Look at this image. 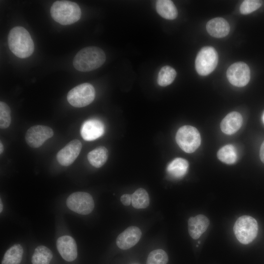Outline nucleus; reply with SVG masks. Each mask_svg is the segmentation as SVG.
I'll return each instance as SVG.
<instances>
[{
    "instance_id": "nucleus-1",
    "label": "nucleus",
    "mask_w": 264,
    "mask_h": 264,
    "mask_svg": "<svg viewBox=\"0 0 264 264\" xmlns=\"http://www.w3.org/2000/svg\"><path fill=\"white\" fill-rule=\"evenodd\" d=\"M8 43L11 51L20 58L29 57L34 50V43L29 33L22 26H16L10 31Z\"/></svg>"
},
{
    "instance_id": "nucleus-2",
    "label": "nucleus",
    "mask_w": 264,
    "mask_h": 264,
    "mask_svg": "<svg viewBox=\"0 0 264 264\" xmlns=\"http://www.w3.org/2000/svg\"><path fill=\"white\" fill-rule=\"evenodd\" d=\"M104 51L96 46H88L79 51L73 60L74 68L78 71L87 72L100 67L105 62Z\"/></svg>"
},
{
    "instance_id": "nucleus-3",
    "label": "nucleus",
    "mask_w": 264,
    "mask_h": 264,
    "mask_svg": "<svg viewBox=\"0 0 264 264\" xmlns=\"http://www.w3.org/2000/svg\"><path fill=\"white\" fill-rule=\"evenodd\" d=\"M52 19L62 25H69L77 22L81 18V11L76 3L68 0H57L50 8Z\"/></svg>"
},
{
    "instance_id": "nucleus-4",
    "label": "nucleus",
    "mask_w": 264,
    "mask_h": 264,
    "mask_svg": "<svg viewBox=\"0 0 264 264\" xmlns=\"http://www.w3.org/2000/svg\"><path fill=\"white\" fill-rule=\"evenodd\" d=\"M233 230L237 240L241 243L247 244L251 242L257 237L258 225L254 218L243 215L236 220Z\"/></svg>"
},
{
    "instance_id": "nucleus-5",
    "label": "nucleus",
    "mask_w": 264,
    "mask_h": 264,
    "mask_svg": "<svg viewBox=\"0 0 264 264\" xmlns=\"http://www.w3.org/2000/svg\"><path fill=\"white\" fill-rule=\"evenodd\" d=\"M176 140L179 147L187 153L194 152L201 143L198 131L196 128L189 125L183 126L178 130Z\"/></svg>"
},
{
    "instance_id": "nucleus-6",
    "label": "nucleus",
    "mask_w": 264,
    "mask_h": 264,
    "mask_svg": "<svg viewBox=\"0 0 264 264\" xmlns=\"http://www.w3.org/2000/svg\"><path fill=\"white\" fill-rule=\"evenodd\" d=\"M95 97V90L89 83L79 85L70 90L67 95V100L72 106L82 108L89 105Z\"/></svg>"
},
{
    "instance_id": "nucleus-7",
    "label": "nucleus",
    "mask_w": 264,
    "mask_h": 264,
    "mask_svg": "<svg viewBox=\"0 0 264 264\" xmlns=\"http://www.w3.org/2000/svg\"><path fill=\"white\" fill-rule=\"evenodd\" d=\"M218 63V55L214 48L205 46L198 53L195 68L198 74L206 76L214 70Z\"/></svg>"
},
{
    "instance_id": "nucleus-8",
    "label": "nucleus",
    "mask_w": 264,
    "mask_h": 264,
    "mask_svg": "<svg viewBox=\"0 0 264 264\" xmlns=\"http://www.w3.org/2000/svg\"><path fill=\"white\" fill-rule=\"evenodd\" d=\"M66 203L69 209L81 215L90 213L94 207L92 196L84 192L72 193L67 198Z\"/></svg>"
},
{
    "instance_id": "nucleus-9",
    "label": "nucleus",
    "mask_w": 264,
    "mask_h": 264,
    "mask_svg": "<svg viewBox=\"0 0 264 264\" xmlns=\"http://www.w3.org/2000/svg\"><path fill=\"white\" fill-rule=\"evenodd\" d=\"M226 76L232 85L242 87L248 83L250 79V70L245 63L242 62H236L228 67Z\"/></svg>"
},
{
    "instance_id": "nucleus-10",
    "label": "nucleus",
    "mask_w": 264,
    "mask_h": 264,
    "mask_svg": "<svg viewBox=\"0 0 264 264\" xmlns=\"http://www.w3.org/2000/svg\"><path fill=\"white\" fill-rule=\"evenodd\" d=\"M52 129L48 126L35 125L31 127L27 131L25 139L26 143L34 148L41 146L45 141L53 135Z\"/></svg>"
},
{
    "instance_id": "nucleus-11",
    "label": "nucleus",
    "mask_w": 264,
    "mask_h": 264,
    "mask_svg": "<svg viewBox=\"0 0 264 264\" xmlns=\"http://www.w3.org/2000/svg\"><path fill=\"white\" fill-rule=\"evenodd\" d=\"M82 145L80 140L74 139L60 150L56 155L58 162L64 166L71 165L80 153Z\"/></svg>"
},
{
    "instance_id": "nucleus-12",
    "label": "nucleus",
    "mask_w": 264,
    "mask_h": 264,
    "mask_svg": "<svg viewBox=\"0 0 264 264\" xmlns=\"http://www.w3.org/2000/svg\"><path fill=\"white\" fill-rule=\"evenodd\" d=\"M105 132L103 123L96 119H90L85 121L82 124L80 133L82 138L86 141L94 140Z\"/></svg>"
},
{
    "instance_id": "nucleus-13",
    "label": "nucleus",
    "mask_w": 264,
    "mask_h": 264,
    "mask_svg": "<svg viewBox=\"0 0 264 264\" xmlns=\"http://www.w3.org/2000/svg\"><path fill=\"white\" fill-rule=\"evenodd\" d=\"M57 248L62 257L66 261L72 262L77 256V244L74 239L70 236H63L58 239Z\"/></svg>"
},
{
    "instance_id": "nucleus-14",
    "label": "nucleus",
    "mask_w": 264,
    "mask_h": 264,
    "mask_svg": "<svg viewBox=\"0 0 264 264\" xmlns=\"http://www.w3.org/2000/svg\"><path fill=\"white\" fill-rule=\"evenodd\" d=\"M141 235V231L138 227L130 226L118 236L116 240V244L121 249H129L138 242Z\"/></svg>"
},
{
    "instance_id": "nucleus-15",
    "label": "nucleus",
    "mask_w": 264,
    "mask_h": 264,
    "mask_svg": "<svg viewBox=\"0 0 264 264\" xmlns=\"http://www.w3.org/2000/svg\"><path fill=\"white\" fill-rule=\"evenodd\" d=\"M210 222L204 215L199 214L195 217H190L188 221V232L195 240L199 238L207 230Z\"/></svg>"
},
{
    "instance_id": "nucleus-16",
    "label": "nucleus",
    "mask_w": 264,
    "mask_h": 264,
    "mask_svg": "<svg viewBox=\"0 0 264 264\" xmlns=\"http://www.w3.org/2000/svg\"><path fill=\"white\" fill-rule=\"evenodd\" d=\"M242 124L241 114L233 111L229 113L221 121L220 129L221 131L228 135H231L237 132Z\"/></svg>"
},
{
    "instance_id": "nucleus-17",
    "label": "nucleus",
    "mask_w": 264,
    "mask_h": 264,
    "mask_svg": "<svg viewBox=\"0 0 264 264\" xmlns=\"http://www.w3.org/2000/svg\"><path fill=\"white\" fill-rule=\"evenodd\" d=\"M208 33L215 38L226 36L230 31V26L223 18L218 17L211 19L206 24Z\"/></svg>"
},
{
    "instance_id": "nucleus-18",
    "label": "nucleus",
    "mask_w": 264,
    "mask_h": 264,
    "mask_svg": "<svg viewBox=\"0 0 264 264\" xmlns=\"http://www.w3.org/2000/svg\"><path fill=\"white\" fill-rule=\"evenodd\" d=\"M188 167L189 164L186 160L176 158L168 165L167 172L172 177L180 178L186 175Z\"/></svg>"
},
{
    "instance_id": "nucleus-19",
    "label": "nucleus",
    "mask_w": 264,
    "mask_h": 264,
    "mask_svg": "<svg viewBox=\"0 0 264 264\" xmlns=\"http://www.w3.org/2000/svg\"><path fill=\"white\" fill-rule=\"evenodd\" d=\"M155 8L158 14L164 19L174 20L177 16V9L172 0H156Z\"/></svg>"
},
{
    "instance_id": "nucleus-20",
    "label": "nucleus",
    "mask_w": 264,
    "mask_h": 264,
    "mask_svg": "<svg viewBox=\"0 0 264 264\" xmlns=\"http://www.w3.org/2000/svg\"><path fill=\"white\" fill-rule=\"evenodd\" d=\"M87 157L91 165L94 167L100 168L107 160L108 151L105 147L100 146L89 152Z\"/></svg>"
},
{
    "instance_id": "nucleus-21",
    "label": "nucleus",
    "mask_w": 264,
    "mask_h": 264,
    "mask_svg": "<svg viewBox=\"0 0 264 264\" xmlns=\"http://www.w3.org/2000/svg\"><path fill=\"white\" fill-rule=\"evenodd\" d=\"M23 250L21 245L16 244L5 253L1 264H20L22 261Z\"/></svg>"
},
{
    "instance_id": "nucleus-22",
    "label": "nucleus",
    "mask_w": 264,
    "mask_h": 264,
    "mask_svg": "<svg viewBox=\"0 0 264 264\" xmlns=\"http://www.w3.org/2000/svg\"><path fill=\"white\" fill-rule=\"evenodd\" d=\"M53 257L51 251L44 245L37 246L32 255V264H49Z\"/></svg>"
},
{
    "instance_id": "nucleus-23",
    "label": "nucleus",
    "mask_w": 264,
    "mask_h": 264,
    "mask_svg": "<svg viewBox=\"0 0 264 264\" xmlns=\"http://www.w3.org/2000/svg\"><path fill=\"white\" fill-rule=\"evenodd\" d=\"M217 156L220 160L227 164L235 163L238 159V153L235 147L228 144L221 147L218 152Z\"/></svg>"
},
{
    "instance_id": "nucleus-24",
    "label": "nucleus",
    "mask_w": 264,
    "mask_h": 264,
    "mask_svg": "<svg viewBox=\"0 0 264 264\" xmlns=\"http://www.w3.org/2000/svg\"><path fill=\"white\" fill-rule=\"evenodd\" d=\"M132 203L136 209H144L150 203V198L147 192L143 188L137 189L132 195Z\"/></svg>"
},
{
    "instance_id": "nucleus-25",
    "label": "nucleus",
    "mask_w": 264,
    "mask_h": 264,
    "mask_svg": "<svg viewBox=\"0 0 264 264\" xmlns=\"http://www.w3.org/2000/svg\"><path fill=\"white\" fill-rule=\"evenodd\" d=\"M176 75V72L174 68L165 66L161 68L158 73L157 83L161 87L167 86L174 81Z\"/></svg>"
},
{
    "instance_id": "nucleus-26",
    "label": "nucleus",
    "mask_w": 264,
    "mask_h": 264,
    "mask_svg": "<svg viewBox=\"0 0 264 264\" xmlns=\"http://www.w3.org/2000/svg\"><path fill=\"white\" fill-rule=\"evenodd\" d=\"M168 257L165 251L158 249L152 251L149 254L147 264H167Z\"/></svg>"
},
{
    "instance_id": "nucleus-27",
    "label": "nucleus",
    "mask_w": 264,
    "mask_h": 264,
    "mask_svg": "<svg viewBox=\"0 0 264 264\" xmlns=\"http://www.w3.org/2000/svg\"><path fill=\"white\" fill-rule=\"evenodd\" d=\"M11 110L5 103L0 102V127L1 129L7 128L11 123Z\"/></svg>"
},
{
    "instance_id": "nucleus-28",
    "label": "nucleus",
    "mask_w": 264,
    "mask_h": 264,
    "mask_svg": "<svg viewBox=\"0 0 264 264\" xmlns=\"http://www.w3.org/2000/svg\"><path fill=\"white\" fill-rule=\"evenodd\" d=\"M262 2L260 0H245L241 4L240 7V11L241 14L246 15L250 14L262 5Z\"/></svg>"
},
{
    "instance_id": "nucleus-29",
    "label": "nucleus",
    "mask_w": 264,
    "mask_h": 264,
    "mask_svg": "<svg viewBox=\"0 0 264 264\" xmlns=\"http://www.w3.org/2000/svg\"><path fill=\"white\" fill-rule=\"evenodd\" d=\"M120 201L125 206H129L132 202V195L124 194L120 198Z\"/></svg>"
},
{
    "instance_id": "nucleus-30",
    "label": "nucleus",
    "mask_w": 264,
    "mask_h": 264,
    "mask_svg": "<svg viewBox=\"0 0 264 264\" xmlns=\"http://www.w3.org/2000/svg\"><path fill=\"white\" fill-rule=\"evenodd\" d=\"M260 157L261 161L264 163V141L262 143L261 146Z\"/></svg>"
},
{
    "instance_id": "nucleus-31",
    "label": "nucleus",
    "mask_w": 264,
    "mask_h": 264,
    "mask_svg": "<svg viewBox=\"0 0 264 264\" xmlns=\"http://www.w3.org/2000/svg\"><path fill=\"white\" fill-rule=\"evenodd\" d=\"M3 151V146L2 144V142L0 141V154H1Z\"/></svg>"
},
{
    "instance_id": "nucleus-32",
    "label": "nucleus",
    "mask_w": 264,
    "mask_h": 264,
    "mask_svg": "<svg viewBox=\"0 0 264 264\" xmlns=\"http://www.w3.org/2000/svg\"><path fill=\"white\" fill-rule=\"evenodd\" d=\"M0 213L2 212V210H3V205H2V202H1V200L0 199Z\"/></svg>"
},
{
    "instance_id": "nucleus-33",
    "label": "nucleus",
    "mask_w": 264,
    "mask_h": 264,
    "mask_svg": "<svg viewBox=\"0 0 264 264\" xmlns=\"http://www.w3.org/2000/svg\"><path fill=\"white\" fill-rule=\"evenodd\" d=\"M262 119L263 122L264 124V112L263 113V115H262Z\"/></svg>"
}]
</instances>
